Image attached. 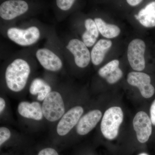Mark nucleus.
<instances>
[{
  "label": "nucleus",
  "instance_id": "f257e3e1",
  "mask_svg": "<svg viewBox=\"0 0 155 155\" xmlns=\"http://www.w3.org/2000/svg\"><path fill=\"white\" fill-rule=\"evenodd\" d=\"M30 73L29 65L21 59L14 60L6 70L5 79L7 86L14 92L22 91L27 83Z\"/></svg>",
  "mask_w": 155,
  "mask_h": 155
},
{
  "label": "nucleus",
  "instance_id": "f03ea898",
  "mask_svg": "<svg viewBox=\"0 0 155 155\" xmlns=\"http://www.w3.org/2000/svg\"><path fill=\"white\" fill-rule=\"evenodd\" d=\"M123 121V113L121 108L113 107L109 108L105 112L101 123V131L103 135L110 140L116 138Z\"/></svg>",
  "mask_w": 155,
  "mask_h": 155
},
{
  "label": "nucleus",
  "instance_id": "7ed1b4c3",
  "mask_svg": "<svg viewBox=\"0 0 155 155\" xmlns=\"http://www.w3.org/2000/svg\"><path fill=\"white\" fill-rule=\"evenodd\" d=\"M43 114L46 119L50 122L57 121L63 116L65 107L61 94L57 91H51L44 100Z\"/></svg>",
  "mask_w": 155,
  "mask_h": 155
},
{
  "label": "nucleus",
  "instance_id": "20e7f679",
  "mask_svg": "<svg viewBox=\"0 0 155 155\" xmlns=\"http://www.w3.org/2000/svg\"><path fill=\"white\" fill-rule=\"evenodd\" d=\"M7 34L11 40L22 46L34 44L40 36V31L36 26H31L25 29L12 27L8 29Z\"/></svg>",
  "mask_w": 155,
  "mask_h": 155
},
{
  "label": "nucleus",
  "instance_id": "39448f33",
  "mask_svg": "<svg viewBox=\"0 0 155 155\" xmlns=\"http://www.w3.org/2000/svg\"><path fill=\"white\" fill-rule=\"evenodd\" d=\"M145 49L144 42L140 39L133 40L128 45L127 59L130 67L134 70L141 71L144 69Z\"/></svg>",
  "mask_w": 155,
  "mask_h": 155
},
{
  "label": "nucleus",
  "instance_id": "423d86ee",
  "mask_svg": "<svg viewBox=\"0 0 155 155\" xmlns=\"http://www.w3.org/2000/svg\"><path fill=\"white\" fill-rule=\"evenodd\" d=\"M127 81L130 85L137 87L145 98H150L154 94V87L151 84L150 77L148 74L139 72H130L127 75Z\"/></svg>",
  "mask_w": 155,
  "mask_h": 155
},
{
  "label": "nucleus",
  "instance_id": "0eeeda50",
  "mask_svg": "<svg viewBox=\"0 0 155 155\" xmlns=\"http://www.w3.org/2000/svg\"><path fill=\"white\" fill-rule=\"evenodd\" d=\"M151 119L143 111L139 112L134 116L133 121L134 130L139 141L144 143L148 141L152 131Z\"/></svg>",
  "mask_w": 155,
  "mask_h": 155
},
{
  "label": "nucleus",
  "instance_id": "6e6552de",
  "mask_svg": "<svg viewBox=\"0 0 155 155\" xmlns=\"http://www.w3.org/2000/svg\"><path fill=\"white\" fill-rule=\"evenodd\" d=\"M67 48L74 56L75 64L80 68L88 66L91 59V54L84 43L77 39L69 41Z\"/></svg>",
  "mask_w": 155,
  "mask_h": 155
},
{
  "label": "nucleus",
  "instance_id": "1a4fd4ad",
  "mask_svg": "<svg viewBox=\"0 0 155 155\" xmlns=\"http://www.w3.org/2000/svg\"><path fill=\"white\" fill-rule=\"evenodd\" d=\"M84 110L80 106L71 108L62 117L57 125V131L60 136L66 135L78 123Z\"/></svg>",
  "mask_w": 155,
  "mask_h": 155
},
{
  "label": "nucleus",
  "instance_id": "9d476101",
  "mask_svg": "<svg viewBox=\"0 0 155 155\" xmlns=\"http://www.w3.org/2000/svg\"><path fill=\"white\" fill-rule=\"evenodd\" d=\"M28 9V4L25 1L9 0L1 4L0 16L5 20H11L24 14Z\"/></svg>",
  "mask_w": 155,
  "mask_h": 155
},
{
  "label": "nucleus",
  "instance_id": "9b49d317",
  "mask_svg": "<svg viewBox=\"0 0 155 155\" xmlns=\"http://www.w3.org/2000/svg\"><path fill=\"white\" fill-rule=\"evenodd\" d=\"M36 58L40 64L47 70L57 71L63 66L61 59L51 50L47 48L38 49L36 53Z\"/></svg>",
  "mask_w": 155,
  "mask_h": 155
},
{
  "label": "nucleus",
  "instance_id": "f8f14e48",
  "mask_svg": "<svg viewBox=\"0 0 155 155\" xmlns=\"http://www.w3.org/2000/svg\"><path fill=\"white\" fill-rule=\"evenodd\" d=\"M102 113L99 110L90 111L82 116L76 126V131L78 134L84 135L89 133L99 122Z\"/></svg>",
  "mask_w": 155,
  "mask_h": 155
},
{
  "label": "nucleus",
  "instance_id": "ddd939ff",
  "mask_svg": "<svg viewBox=\"0 0 155 155\" xmlns=\"http://www.w3.org/2000/svg\"><path fill=\"white\" fill-rule=\"evenodd\" d=\"M119 65L118 60H113L99 70V75L106 79L109 84L116 83L122 78L123 75V72L119 68Z\"/></svg>",
  "mask_w": 155,
  "mask_h": 155
},
{
  "label": "nucleus",
  "instance_id": "4468645a",
  "mask_svg": "<svg viewBox=\"0 0 155 155\" xmlns=\"http://www.w3.org/2000/svg\"><path fill=\"white\" fill-rule=\"evenodd\" d=\"M18 111L22 117L37 121L41 120L43 116L42 108L38 102H21L18 105Z\"/></svg>",
  "mask_w": 155,
  "mask_h": 155
},
{
  "label": "nucleus",
  "instance_id": "2eb2a0df",
  "mask_svg": "<svg viewBox=\"0 0 155 155\" xmlns=\"http://www.w3.org/2000/svg\"><path fill=\"white\" fill-rule=\"evenodd\" d=\"M134 16L136 19L144 27L147 28L155 27V2L148 4L139 11L137 15Z\"/></svg>",
  "mask_w": 155,
  "mask_h": 155
},
{
  "label": "nucleus",
  "instance_id": "dca6fc26",
  "mask_svg": "<svg viewBox=\"0 0 155 155\" xmlns=\"http://www.w3.org/2000/svg\"><path fill=\"white\" fill-rule=\"evenodd\" d=\"M110 40L100 39L94 46L92 50L91 56L93 64L96 66L99 65L102 62L107 52L112 46Z\"/></svg>",
  "mask_w": 155,
  "mask_h": 155
},
{
  "label": "nucleus",
  "instance_id": "f3484780",
  "mask_svg": "<svg viewBox=\"0 0 155 155\" xmlns=\"http://www.w3.org/2000/svg\"><path fill=\"white\" fill-rule=\"evenodd\" d=\"M84 25L86 30L82 35V41L87 47H91L95 43L98 38L99 31L94 20L93 19H86Z\"/></svg>",
  "mask_w": 155,
  "mask_h": 155
},
{
  "label": "nucleus",
  "instance_id": "a211bd4d",
  "mask_svg": "<svg viewBox=\"0 0 155 155\" xmlns=\"http://www.w3.org/2000/svg\"><path fill=\"white\" fill-rule=\"evenodd\" d=\"M51 88L44 80L37 78L33 80L29 87L31 94L35 95L38 94L37 100L43 101L48 94L51 92Z\"/></svg>",
  "mask_w": 155,
  "mask_h": 155
},
{
  "label": "nucleus",
  "instance_id": "6ab92c4d",
  "mask_svg": "<svg viewBox=\"0 0 155 155\" xmlns=\"http://www.w3.org/2000/svg\"><path fill=\"white\" fill-rule=\"evenodd\" d=\"M94 22L100 33L106 38H114L120 34V28L117 25L108 24L99 18H95Z\"/></svg>",
  "mask_w": 155,
  "mask_h": 155
},
{
  "label": "nucleus",
  "instance_id": "aec40b11",
  "mask_svg": "<svg viewBox=\"0 0 155 155\" xmlns=\"http://www.w3.org/2000/svg\"><path fill=\"white\" fill-rule=\"evenodd\" d=\"M75 2L74 0H58L56 3L59 8L63 11H67L71 8Z\"/></svg>",
  "mask_w": 155,
  "mask_h": 155
},
{
  "label": "nucleus",
  "instance_id": "412c9836",
  "mask_svg": "<svg viewBox=\"0 0 155 155\" xmlns=\"http://www.w3.org/2000/svg\"><path fill=\"white\" fill-rule=\"evenodd\" d=\"M10 130L6 127H2L0 128V145L8 140L11 137Z\"/></svg>",
  "mask_w": 155,
  "mask_h": 155
},
{
  "label": "nucleus",
  "instance_id": "4be33fe9",
  "mask_svg": "<svg viewBox=\"0 0 155 155\" xmlns=\"http://www.w3.org/2000/svg\"><path fill=\"white\" fill-rule=\"evenodd\" d=\"M38 155H59L58 152L51 148H47L42 150L39 152Z\"/></svg>",
  "mask_w": 155,
  "mask_h": 155
},
{
  "label": "nucleus",
  "instance_id": "5701e85b",
  "mask_svg": "<svg viewBox=\"0 0 155 155\" xmlns=\"http://www.w3.org/2000/svg\"><path fill=\"white\" fill-rule=\"evenodd\" d=\"M150 119L153 125H155V100L153 102L150 109Z\"/></svg>",
  "mask_w": 155,
  "mask_h": 155
},
{
  "label": "nucleus",
  "instance_id": "b1692460",
  "mask_svg": "<svg viewBox=\"0 0 155 155\" xmlns=\"http://www.w3.org/2000/svg\"><path fill=\"white\" fill-rule=\"evenodd\" d=\"M127 3L131 6H135L140 4L142 1L140 0H127Z\"/></svg>",
  "mask_w": 155,
  "mask_h": 155
},
{
  "label": "nucleus",
  "instance_id": "393cba45",
  "mask_svg": "<svg viewBox=\"0 0 155 155\" xmlns=\"http://www.w3.org/2000/svg\"><path fill=\"white\" fill-rule=\"evenodd\" d=\"M5 101L3 98H0V113L2 114L5 107Z\"/></svg>",
  "mask_w": 155,
  "mask_h": 155
},
{
  "label": "nucleus",
  "instance_id": "a878e982",
  "mask_svg": "<svg viewBox=\"0 0 155 155\" xmlns=\"http://www.w3.org/2000/svg\"><path fill=\"white\" fill-rule=\"evenodd\" d=\"M138 155H149L148 154H147V153H141L140 154H139Z\"/></svg>",
  "mask_w": 155,
  "mask_h": 155
}]
</instances>
